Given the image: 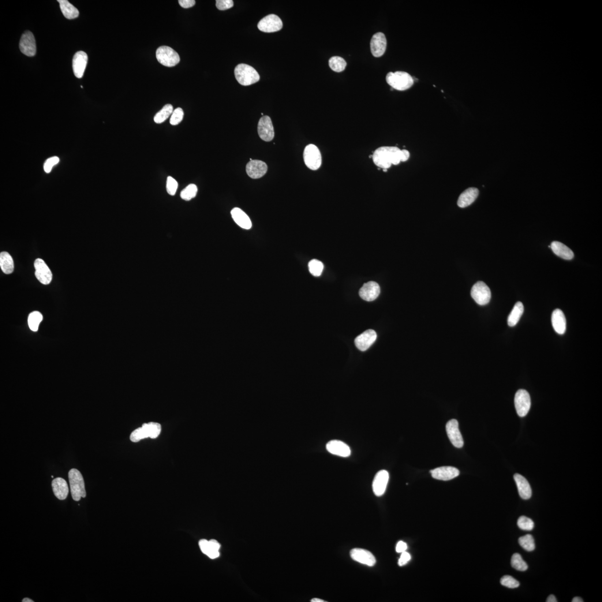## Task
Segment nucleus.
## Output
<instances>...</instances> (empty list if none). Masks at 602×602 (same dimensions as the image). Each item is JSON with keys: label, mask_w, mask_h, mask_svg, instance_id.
I'll list each match as a JSON object with an SVG mask.
<instances>
[{"label": "nucleus", "mask_w": 602, "mask_h": 602, "mask_svg": "<svg viewBox=\"0 0 602 602\" xmlns=\"http://www.w3.org/2000/svg\"><path fill=\"white\" fill-rule=\"evenodd\" d=\"M59 162V159L58 157L55 156L53 157V158L48 159L46 163H45L44 166L45 171H46L47 173H49L51 171L52 168H53V167L55 166V164H57Z\"/></svg>", "instance_id": "nucleus-47"}, {"label": "nucleus", "mask_w": 602, "mask_h": 602, "mask_svg": "<svg viewBox=\"0 0 602 602\" xmlns=\"http://www.w3.org/2000/svg\"><path fill=\"white\" fill-rule=\"evenodd\" d=\"M268 166L262 161H250L246 166V171L250 178L257 179L263 177L267 173Z\"/></svg>", "instance_id": "nucleus-16"}, {"label": "nucleus", "mask_w": 602, "mask_h": 602, "mask_svg": "<svg viewBox=\"0 0 602 602\" xmlns=\"http://www.w3.org/2000/svg\"><path fill=\"white\" fill-rule=\"evenodd\" d=\"M311 602H325V601L322 600H321V599H319V598H314V599H312L311 600Z\"/></svg>", "instance_id": "nucleus-54"}, {"label": "nucleus", "mask_w": 602, "mask_h": 602, "mask_svg": "<svg viewBox=\"0 0 602 602\" xmlns=\"http://www.w3.org/2000/svg\"><path fill=\"white\" fill-rule=\"evenodd\" d=\"M547 602H557L555 597L554 595H550L547 600Z\"/></svg>", "instance_id": "nucleus-52"}, {"label": "nucleus", "mask_w": 602, "mask_h": 602, "mask_svg": "<svg viewBox=\"0 0 602 602\" xmlns=\"http://www.w3.org/2000/svg\"><path fill=\"white\" fill-rule=\"evenodd\" d=\"M63 16L68 19H74L79 16V11L67 0H58Z\"/></svg>", "instance_id": "nucleus-30"}, {"label": "nucleus", "mask_w": 602, "mask_h": 602, "mask_svg": "<svg viewBox=\"0 0 602 602\" xmlns=\"http://www.w3.org/2000/svg\"><path fill=\"white\" fill-rule=\"evenodd\" d=\"M309 271L315 277H319L322 274L324 270V264L321 261L317 260H312L309 263Z\"/></svg>", "instance_id": "nucleus-39"}, {"label": "nucleus", "mask_w": 602, "mask_h": 602, "mask_svg": "<svg viewBox=\"0 0 602 602\" xmlns=\"http://www.w3.org/2000/svg\"><path fill=\"white\" fill-rule=\"evenodd\" d=\"M179 4L184 9L190 8L195 5L194 0H179Z\"/></svg>", "instance_id": "nucleus-49"}, {"label": "nucleus", "mask_w": 602, "mask_h": 602, "mask_svg": "<svg viewBox=\"0 0 602 602\" xmlns=\"http://www.w3.org/2000/svg\"><path fill=\"white\" fill-rule=\"evenodd\" d=\"M304 159L306 166L311 170L319 169L322 164L320 149L315 145L307 146L304 152Z\"/></svg>", "instance_id": "nucleus-6"}, {"label": "nucleus", "mask_w": 602, "mask_h": 602, "mask_svg": "<svg viewBox=\"0 0 602 602\" xmlns=\"http://www.w3.org/2000/svg\"><path fill=\"white\" fill-rule=\"evenodd\" d=\"M184 115V111L181 108H178L174 110L170 120V124L173 126L179 125L182 121Z\"/></svg>", "instance_id": "nucleus-44"}, {"label": "nucleus", "mask_w": 602, "mask_h": 602, "mask_svg": "<svg viewBox=\"0 0 602 602\" xmlns=\"http://www.w3.org/2000/svg\"><path fill=\"white\" fill-rule=\"evenodd\" d=\"M71 494L76 502H79L81 497L85 498L86 491L83 476L80 471L73 469L68 473Z\"/></svg>", "instance_id": "nucleus-4"}, {"label": "nucleus", "mask_w": 602, "mask_h": 602, "mask_svg": "<svg viewBox=\"0 0 602 602\" xmlns=\"http://www.w3.org/2000/svg\"><path fill=\"white\" fill-rule=\"evenodd\" d=\"M390 474L386 470H381L377 472L373 482V492L376 496H381L386 491Z\"/></svg>", "instance_id": "nucleus-15"}, {"label": "nucleus", "mask_w": 602, "mask_h": 602, "mask_svg": "<svg viewBox=\"0 0 602 602\" xmlns=\"http://www.w3.org/2000/svg\"><path fill=\"white\" fill-rule=\"evenodd\" d=\"M43 319L42 313L38 311H33L30 314L28 317V325L31 330L35 332L38 330L39 325Z\"/></svg>", "instance_id": "nucleus-34"}, {"label": "nucleus", "mask_w": 602, "mask_h": 602, "mask_svg": "<svg viewBox=\"0 0 602 602\" xmlns=\"http://www.w3.org/2000/svg\"><path fill=\"white\" fill-rule=\"evenodd\" d=\"M149 437L148 433L147 430L142 426V427L138 428L131 433L130 436V439L133 442H139L141 439L148 438Z\"/></svg>", "instance_id": "nucleus-40"}, {"label": "nucleus", "mask_w": 602, "mask_h": 602, "mask_svg": "<svg viewBox=\"0 0 602 602\" xmlns=\"http://www.w3.org/2000/svg\"><path fill=\"white\" fill-rule=\"evenodd\" d=\"M387 39L382 33H375L370 42V48L374 57L378 58L383 56L387 49Z\"/></svg>", "instance_id": "nucleus-13"}, {"label": "nucleus", "mask_w": 602, "mask_h": 602, "mask_svg": "<svg viewBox=\"0 0 602 602\" xmlns=\"http://www.w3.org/2000/svg\"><path fill=\"white\" fill-rule=\"evenodd\" d=\"M156 58L162 65L173 67L180 61V56L173 48L167 46L160 47L156 50Z\"/></svg>", "instance_id": "nucleus-5"}, {"label": "nucleus", "mask_w": 602, "mask_h": 602, "mask_svg": "<svg viewBox=\"0 0 602 602\" xmlns=\"http://www.w3.org/2000/svg\"><path fill=\"white\" fill-rule=\"evenodd\" d=\"M351 558L364 565L373 567L376 564V559L372 553L363 549L355 548L350 552Z\"/></svg>", "instance_id": "nucleus-17"}, {"label": "nucleus", "mask_w": 602, "mask_h": 602, "mask_svg": "<svg viewBox=\"0 0 602 602\" xmlns=\"http://www.w3.org/2000/svg\"><path fill=\"white\" fill-rule=\"evenodd\" d=\"M387 83L396 90L403 91L412 87L414 83L410 75L405 72H390L386 77Z\"/></svg>", "instance_id": "nucleus-3"}, {"label": "nucleus", "mask_w": 602, "mask_h": 602, "mask_svg": "<svg viewBox=\"0 0 602 602\" xmlns=\"http://www.w3.org/2000/svg\"><path fill=\"white\" fill-rule=\"evenodd\" d=\"M377 334L373 330H368L362 333L355 340L357 348L361 351L367 350L376 341Z\"/></svg>", "instance_id": "nucleus-19"}, {"label": "nucleus", "mask_w": 602, "mask_h": 602, "mask_svg": "<svg viewBox=\"0 0 602 602\" xmlns=\"http://www.w3.org/2000/svg\"><path fill=\"white\" fill-rule=\"evenodd\" d=\"M347 63L342 58L333 57L329 60V66L334 72L340 73L345 70Z\"/></svg>", "instance_id": "nucleus-35"}, {"label": "nucleus", "mask_w": 602, "mask_h": 602, "mask_svg": "<svg viewBox=\"0 0 602 602\" xmlns=\"http://www.w3.org/2000/svg\"><path fill=\"white\" fill-rule=\"evenodd\" d=\"M178 188V183L174 178L171 177H167L166 181V190L167 192L170 195H175L176 192Z\"/></svg>", "instance_id": "nucleus-45"}, {"label": "nucleus", "mask_w": 602, "mask_h": 602, "mask_svg": "<svg viewBox=\"0 0 602 602\" xmlns=\"http://www.w3.org/2000/svg\"><path fill=\"white\" fill-rule=\"evenodd\" d=\"M173 106L170 104H166L155 115V122L158 124L163 123L173 114Z\"/></svg>", "instance_id": "nucleus-33"}, {"label": "nucleus", "mask_w": 602, "mask_h": 602, "mask_svg": "<svg viewBox=\"0 0 602 602\" xmlns=\"http://www.w3.org/2000/svg\"><path fill=\"white\" fill-rule=\"evenodd\" d=\"M52 488L54 495L60 500L66 499L69 493L68 485L63 478L58 477L52 481Z\"/></svg>", "instance_id": "nucleus-26"}, {"label": "nucleus", "mask_w": 602, "mask_h": 602, "mask_svg": "<svg viewBox=\"0 0 602 602\" xmlns=\"http://www.w3.org/2000/svg\"><path fill=\"white\" fill-rule=\"evenodd\" d=\"M234 74L238 83L244 86L253 84L260 80V75L257 70L252 66L245 64H240L235 67Z\"/></svg>", "instance_id": "nucleus-2"}, {"label": "nucleus", "mask_w": 602, "mask_h": 602, "mask_svg": "<svg viewBox=\"0 0 602 602\" xmlns=\"http://www.w3.org/2000/svg\"><path fill=\"white\" fill-rule=\"evenodd\" d=\"M380 293V286L376 282L365 283L359 291V295L364 300L370 302L376 300Z\"/></svg>", "instance_id": "nucleus-20"}, {"label": "nucleus", "mask_w": 602, "mask_h": 602, "mask_svg": "<svg viewBox=\"0 0 602 602\" xmlns=\"http://www.w3.org/2000/svg\"><path fill=\"white\" fill-rule=\"evenodd\" d=\"M479 191L475 188L466 189L460 195L457 201L458 206L464 208L470 206L477 199Z\"/></svg>", "instance_id": "nucleus-25"}, {"label": "nucleus", "mask_w": 602, "mask_h": 602, "mask_svg": "<svg viewBox=\"0 0 602 602\" xmlns=\"http://www.w3.org/2000/svg\"><path fill=\"white\" fill-rule=\"evenodd\" d=\"M19 46L22 53L28 57H33L35 55L36 42L34 36L32 32L27 31L22 34Z\"/></svg>", "instance_id": "nucleus-12"}, {"label": "nucleus", "mask_w": 602, "mask_h": 602, "mask_svg": "<svg viewBox=\"0 0 602 602\" xmlns=\"http://www.w3.org/2000/svg\"><path fill=\"white\" fill-rule=\"evenodd\" d=\"M0 266L4 274H12L14 269V261L9 253L3 252L0 254Z\"/></svg>", "instance_id": "nucleus-32"}, {"label": "nucleus", "mask_w": 602, "mask_h": 602, "mask_svg": "<svg viewBox=\"0 0 602 602\" xmlns=\"http://www.w3.org/2000/svg\"><path fill=\"white\" fill-rule=\"evenodd\" d=\"M231 215L234 222L243 229L249 230L252 228V224L249 217L240 208H234L231 211Z\"/></svg>", "instance_id": "nucleus-28"}, {"label": "nucleus", "mask_w": 602, "mask_h": 602, "mask_svg": "<svg viewBox=\"0 0 602 602\" xmlns=\"http://www.w3.org/2000/svg\"><path fill=\"white\" fill-rule=\"evenodd\" d=\"M258 132L261 140L270 142L275 137V130L271 119L268 115H265L260 119L258 125Z\"/></svg>", "instance_id": "nucleus-10"}, {"label": "nucleus", "mask_w": 602, "mask_h": 602, "mask_svg": "<svg viewBox=\"0 0 602 602\" xmlns=\"http://www.w3.org/2000/svg\"><path fill=\"white\" fill-rule=\"evenodd\" d=\"M514 480L517 484L519 495L522 499L528 500L532 497V490L528 481L520 474H515Z\"/></svg>", "instance_id": "nucleus-27"}, {"label": "nucleus", "mask_w": 602, "mask_h": 602, "mask_svg": "<svg viewBox=\"0 0 602 602\" xmlns=\"http://www.w3.org/2000/svg\"><path fill=\"white\" fill-rule=\"evenodd\" d=\"M149 437L155 439L158 437L162 431V426L158 423L151 422L147 423Z\"/></svg>", "instance_id": "nucleus-42"}, {"label": "nucleus", "mask_w": 602, "mask_h": 602, "mask_svg": "<svg viewBox=\"0 0 602 602\" xmlns=\"http://www.w3.org/2000/svg\"><path fill=\"white\" fill-rule=\"evenodd\" d=\"M411 559V556L409 553L406 552L402 553L401 557L399 559L398 564L400 567L405 566L409 562Z\"/></svg>", "instance_id": "nucleus-48"}, {"label": "nucleus", "mask_w": 602, "mask_h": 602, "mask_svg": "<svg viewBox=\"0 0 602 602\" xmlns=\"http://www.w3.org/2000/svg\"><path fill=\"white\" fill-rule=\"evenodd\" d=\"M326 449L330 454L342 457H347L351 455L348 445L338 440L330 441L326 445Z\"/></svg>", "instance_id": "nucleus-22"}, {"label": "nucleus", "mask_w": 602, "mask_h": 602, "mask_svg": "<svg viewBox=\"0 0 602 602\" xmlns=\"http://www.w3.org/2000/svg\"><path fill=\"white\" fill-rule=\"evenodd\" d=\"M433 478L442 481H449L459 476V471L455 467L444 466L430 471Z\"/></svg>", "instance_id": "nucleus-18"}, {"label": "nucleus", "mask_w": 602, "mask_h": 602, "mask_svg": "<svg viewBox=\"0 0 602 602\" xmlns=\"http://www.w3.org/2000/svg\"><path fill=\"white\" fill-rule=\"evenodd\" d=\"M197 193V188L196 185L195 184H190L182 191L180 196L183 200L189 201L196 196Z\"/></svg>", "instance_id": "nucleus-38"}, {"label": "nucleus", "mask_w": 602, "mask_h": 602, "mask_svg": "<svg viewBox=\"0 0 602 602\" xmlns=\"http://www.w3.org/2000/svg\"><path fill=\"white\" fill-rule=\"evenodd\" d=\"M234 6L233 0H217L216 6L219 10L224 11L231 9Z\"/></svg>", "instance_id": "nucleus-46"}, {"label": "nucleus", "mask_w": 602, "mask_h": 602, "mask_svg": "<svg viewBox=\"0 0 602 602\" xmlns=\"http://www.w3.org/2000/svg\"><path fill=\"white\" fill-rule=\"evenodd\" d=\"M283 27V22L276 15H269L262 18L258 24V28L261 32L270 33L278 32Z\"/></svg>", "instance_id": "nucleus-9"}, {"label": "nucleus", "mask_w": 602, "mask_h": 602, "mask_svg": "<svg viewBox=\"0 0 602 602\" xmlns=\"http://www.w3.org/2000/svg\"><path fill=\"white\" fill-rule=\"evenodd\" d=\"M511 564L514 569L519 571H524L528 568V564L518 553H515L512 556Z\"/></svg>", "instance_id": "nucleus-36"}, {"label": "nucleus", "mask_w": 602, "mask_h": 602, "mask_svg": "<svg viewBox=\"0 0 602 602\" xmlns=\"http://www.w3.org/2000/svg\"><path fill=\"white\" fill-rule=\"evenodd\" d=\"M199 546L202 552L206 554L209 558L214 559L219 556V549L220 545L215 540L208 541L202 539L199 541Z\"/></svg>", "instance_id": "nucleus-23"}, {"label": "nucleus", "mask_w": 602, "mask_h": 602, "mask_svg": "<svg viewBox=\"0 0 602 602\" xmlns=\"http://www.w3.org/2000/svg\"><path fill=\"white\" fill-rule=\"evenodd\" d=\"M519 543L523 549L528 552L533 551L536 548L534 538L530 534H527L525 536L520 537Z\"/></svg>", "instance_id": "nucleus-37"}, {"label": "nucleus", "mask_w": 602, "mask_h": 602, "mask_svg": "<svg viewBox=\"0 0 602 602\" xmlns=\"http://www.w3.org/2000/svg\"><path fill=\"white\" fill-rule=\"evenodd\" d=\"M22 602H34V601H33V600H31V599H29V598H24V599H23V600H22Z\"/></svg>", "instance_id": "nucleus-55"}, {"label": "nucleus", "mask_w": 602, "mask_h": 602, "mask_svg": "<svg viewBox=\"0 0 602 602\" xmlns=\"http://www.w3.org/2000/svg\"><path fill=\"white\" fill-rule=\"evenodd\" d=\"M471 294L477 304L481 306L488 304L491 298L490 290L482 281L474 284L471 290Z\"/></svg>", "instance_id": "nucleus-7"}, {"label": "nucleus", "mask_w": 602, "mask_h": 602, "mask_svg": "<svg viewBox=\"0 0 602 602\" xmlns=\"http://www.w3.org/2000/svg\"><path fill=\"white\" fill-rule=\"evenodd\" d=\"M501 584L509 588H518L520 586L519 581L510 575H505L501 579Z\"/></svg>", "instance_id": "nucleus-43"}, {"label": "nucleus", "mask_w": 602, "mask_h": 602, "mask_svg": "<svg viewBox=\"0 0 602 602\" xmlns=\"http://www.w3.org/2000/svg\"><path fill=\"white\" fill-rule=\"evenodd\" d=\"M518 525L520 529L526 531L532 530L534 528V523L532 520L524 516L519 518Z\"/></svg>", "instance_id": "nucleus-41"}, {"label": "nucleus", "mask_w": 602, "mask_h": 602, "mask_svg": "<svg viewBox=\"0 0 602 602\" xmlns=\"http://www.w3.org/2000/svg\"><path fill=\"white\" fill-rule=\"evenodd\" d=\"M409 152L406 150V149H402L401 154L402 162H407V161L409 159Z\"/></svg>", "instance_id": "nucleus-51"}, {"label": "nucleus", "mask_w": 602, "mask_h": 602, "mask_svg": "<svg viewBox=\"0 0 602 602\" xmlns=\"http://www.w3.org/2000/svg\"><path fill=\"white\" fill-rule=\"evenodd\" d=\"M515 406L518 416L523 417L529 412L531 407V399L529 392L525 390H520L515 396Z\"/></svg>", "instance_id": "nucleus-8"}, {"label": "nucleus", "mask_w": 602, "mask_h": 602, "mask_svg": "<svg viewBox=\"0 0 602 602\" xmlns=\"http://www.w3.org/2000/svg\"><path fill=\"white\" fill-rule=\"evenodd\" d=\"M407 548V544L404 541H400L398 542L397 545H396V551L397 553H402L404 552H406Z\"/></svg>", "instance_id": "nucleus-50"}, {"label": "nucleus", "mask_w": 602, "mask_h": 602, "mask_svg": "<svg viewBox=\"0 0 602 602\" xmlns=\"http://www.w3.org/2000/svg\"><path fill=\"white\" fill-rule=\"evenodd\" d=\"M553 252L556 256L566 260H571L574 258V253L565 244L559 242H553L551 245Z\"/></svg>", "instance_id": "nucleus-29"}, {"label": "nucleus", "mask_w": 602, "mask_h": 602, "mask_svg": "<svg viewBox=\"0 0 602 602\" xmlns=\"http://www.w3.org/2000/svg\"><path fill=\"white\" fill-rule=\"evenodd\" d=\"M524 311L523 304L521 302H518L512 309L508 317L507 323L508 326L513 327L518 323Z\"/></svg>", "instance_id": "nucleus-31"}, {"label": "nucleus", "mask_w": 602, "mask_h": 602, "mask_svg": "<svg viewBox=\"0 0 602 602\" xmlns=\"http://www.w3.org/2000/svg\"><path fill=\"white\" fill-rule=\"evenodd\" d=\"M88 63V55L83 51H78L73 59V72L78 78L83 77L84 71Z\"/></svg>", "instance_id": "nucleus-21"}, {"label": "nucleus", "mask_w": 602, "mask_h": 602, "mask_svg": "<svg viewBox=\"0 0 602 602\" xmlns=\"http://www.w3.org/2000/svg\"><path fill=\"white\" fill-rule=\"evenodd\" d=\"M402 149L396 147L384 146L376 149L372 156L374 163L383 169L388 170L392 164L402 162Z\"/></svg>", "instance_id": "nucleus-1"}, {"label": "nucleus", "mask_w": 602, "mask_h": 602, "mask_svg": "<svg viewBox=\"0 0 602 602\" xmlns=\"http://www.w3.org/2000/svg\"><path fill=\"white\" fill-rule=\"evenodd\" d=\"M572 602H583V600L582 599V598H580V597H574V598H573V600H572Z\"/></svg>", "instance_id": "nucleus-53"}, {"label": "nucleus", "mask_w": 602, "mask_h": 602, "mask_svg": "<svg viewBox=\"0 0 602 602\" xmlns=\"http://www.w3.org/2000/svg\"><path fill=\"white\" fill-rule=\"evenodd\" d=\"M35 276L39 282L43 285H49L52 280L53 275L45 261L40 259L35 260L34 263Z\"/></svg>", "instance_id": "nucleus-14"}, {"label": "nucleus", "mask_w": 602, "mask_h": 602, "mask_svg": "<svg viewBox=\"0 0 602 602\" xmlns=\"http://www.w3.org/2000/svg\"><path fill=\"white\" fill-rule=\"evenodd\" d=\"M552 323L555 331L558 334L563 335L566 331L567 322L565 315L562 310L556 309L552 316Z\"/></svg>", "instance_id": "nucleus-24"}, {"label": "nucleus", "mask_w": 602, "mask_h": 602, "mask_svg": "<svg viewBox=\"0 0 602 602\" xmlns=\"http://www.w3.org/2000/svg\"><path fill=\"white\" fill-rule=\"evenodd\" d=\"M446 431L448 438L455 447L460 448L463 446L464 441L459 431L458 422L457 420H451L448 421L446 424Z\"/></svg>", "instance_id": "nucleus-11"}]
</instances>
